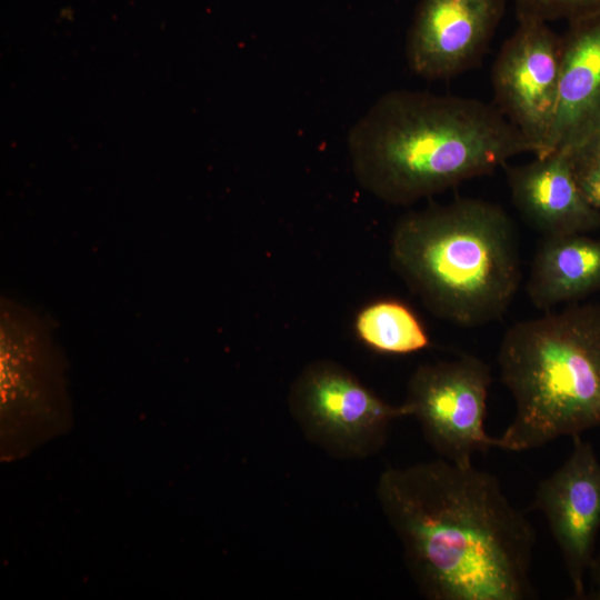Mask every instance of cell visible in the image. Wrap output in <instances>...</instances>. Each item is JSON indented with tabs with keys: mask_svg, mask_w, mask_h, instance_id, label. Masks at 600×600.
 Instances as JSON below:
<instances>
[{
	"mask_svg": "<svg viewBox=\"0 0 600 600\" xmlns=\"http://www.w3.org/2000/svg\"><path fill=\"white\" fill-rule=\"evenodd\" d=\"M421 592L433 600H526L536 532L491 473L446 459L387 470L379 483Z\"/></svg>",
	"mask_w": 600,
	"mask_h": 600,
	"instance_id": "6da1fadb",
	"label": "cell"
},
{
	"mask_svg": "<svg viewBox=\"0 0 600 600\" xmlns=\"http://www.w3.org/2000/svg\"><path fill=\"white\" fill-rule=\"evenodd\" d=\"M360 184L393 204H410L532 152L494 104L419 90L381 96L348 136Z\"/></svg>",
	"mask_w": 600,
	"mask_h": 600,
	"instance_id": "7a4b0ae2",
	"label": "cell"
},
{
	"mask_svg": "<svg viewBox=\"0 0 600 600\" xmlns=\"http://www.w3.org/2000/svg\"><path fill=\"white\" fill-rule=\"evenodd\" d=\"M392 262L431 312L463 327L500 319L519 288V240L509 214L480 199H458L403 217Z\"/></svg>",
	"mask_w": 600,
	"mask_h": 600,
	"instance_id": "3957f363",
	"label": "cell"
},
{
	"mask_svg": "<svg viewBox=\"0 0 600 600\" xmlns=\"http://www.w3.org/2000/svg\"><path fill=\"white\" fill-rule=\"evenodd\" d=\"M498 362L516 413L494 448L531 450L600 428V306L574 304L513 324Z\"/></svg>",
	"mask_w": 600,
	"mask_h": 600,
	"instance_id": "277c9868",
	"label": "cell"
},
{
	"mask_svg": "<svg viewBox=\"0 0 600 600\" xmlns=\"http://www.w3.org/2000/svg\"><path fill=\"white\" fill-rule=\"evenodd\" d=\"M490 383L489 366L474 356L421 366L411 377L404 403L443 459L469 466L494 448L484 431Z\"/></svg>",
	"mask_w": 600,
	"mask_h": 600,
	"instance_id": "5b68a950",
	"label": "cell"
},
{
	"mask_svg": "<svg viewBox=\"0 0 600 600\" xmlns=\"http://www.w3.org/2000/svg\"><path fill=\"white\" fill-rule=\"evenodd\" d=\"M561 36L547 22L520 21L492 66L494 106L544 156L554 120Z\"/></svg>",
	"mask_w": 600,
	"mask_h": 600,
	"instance_id": "8992f818",
	"label": "cell"
},
{
	"mask_svg": "<svg viewBox=\"0 0 600 600\" xmlns=\"http://www.w3.org/2000/svg\"><path fill=\"white\" fill-rule=\"evenodd\" d=\"M568 459L537 487L529 510L541 511L560 550L573 597L586 598L584 578L600 531V460L590 442L572 437Z\"/></svg>",
	"mask_w": 600,
	"mask_h": 600,
	"instance_id": "52a82bcc",
	"label": "cell"
},
{
	"mask_svg": "<svg viewBox=\"0 0 600 600\" xmlns=\"http://www.w3.org/2000/svg\"><path fill=\"white\" fill-rule=\"evenodd\" d=\"M507 0H421L406 53L410 69L444 80L477 66L504 14Z\"/></svg>",
	"mask_w": 600,
	"mask_h": 600,
	"instance_id": "ba28073f",
	"label": "cell"
},
{
	"mask_svg": "<svg viewBox=\"0 0 600 600\" xmlns=\"http://www.w3.org/2000/svg\"><path fill=\"white\" fill-rule=\"evenodd\" d=\"M599 133L600 8L568 21L561 36L557 109L546 154H572Z\"/></svg>",
	"mask_w": 600,
	"mask_h": 600,
	"instance_id": "9c48e42d",
	"label": "cell"
},
{
	"mask_svg": "<svg viewBox=\"0 0 600 600\" xmlns=\"http://www.w3.org/2000/svg\"><path fill=\"white\" fill-rule=\"evenodd\" d=\"M514 207L546 237L587 233L600 228V211L583 198L568 153L551 152L507 168Z\"/></svg>",
	"mask_w": 600,
	"mask_h": 600,
	"instance_id": "30bf717a",
	"label": "cell"
},
{
	"mask_svg": "<svg viewBox=\"0 0 600 600\" xmlns=\"http://www.w3.org/2000/svg\"><path fill=\"white\" fill-rule=\"evenodd\" d=\"M300 404L310 420L339 439L379 440L389 423L411 416L403 403H386L350 374L332 367L310 371L299 388Z\"/></svg>",
	"mask_w": 600,
	"mask_h": 600,
	"instance_id": "8fae6325",
	"label": "cell"
},
{
	"mask_svg": "<svg viewBox=\"0 0 600 600\" xmlns=\"http://www.w3.org/2000/svg\"><path fill=\"white\" fill-rule=\"evenodd\" d=\"M527 290L539 309L600 290V239L586 233L546 237L534 256Z\"/></svg>",
	"mask_w": 600,
	"mask_h": 600,
	"instance_id": "7c38bea8",
	"label": "cell"
},
{
	"mask_svg": "<svg viewBox=\"0 0 600 600\" xmlns=\"http://www.w3.org/2000/svg\"><path fill=\"white\" fill-rule=\"evenodd\" d=\"M356 331L370 348L382 353L406 354L429 346V336L414 312L399 300H379L357 316Z\"/></svg>",
	"mask_w": 600,
	"mask_h": 600,
	"instance_id": "4fadbf2b",
	"label": "cell"
},
{
	"mask_svg": "<svg viewBox=\"0 0 600 600\" xmlns=\"http://www.w3.org/2000/svg\"><path fill=\"white\" fill-rule=\"evenodd\" d=\"M518 22L570 21L600 8V0H513Z\"/></svg>",
	"mask_w": 600,
	"mask_h": 600,
	"instance_id": "5bb4252c",
	"label": "cell"
},
{
	"mask_svg": "<svg viewBox=\"0 0 600 600\" xmlns=\"http://www.w3.org/2000/svg\"><path fill=\"white\" fill-rule=\"evenodd\" d=\"M577 184L586 201L600 211V156L591 152L569 154Z\"/></svg>",
	"mask_w": 600,
	"mask_h": 600,
	"instance_id": "9a60e30c",
	"label": "cell"
},
{
	"mask_svg": "<svg viewBox=\"0 0 600 600\" xmlns=\"http://www.w3.org/2000/svg\"><path fill=\"white\" fill-rule=\"evenodd\" d=\"M590 589L584 599L600 600V552L594 556L590 570Z\"/></svg>",
	"mask_w": 600,
	"mask_h": 600,
	"instance_id": "2e32d148",
	"label": "cell"
},
{
	"mask_svg": "<svg viewBox=\"0 0 600 600\" xmlns=\"http://www.w3.org/2000/svg\"><path fill=\"white\" fill-rule=\"evenodd\" d=\"M578 152H591V153L600 156V133L586 148H583V149H581V150H579V151H577L574 153H578ZM574 153H572V154H574Z\"/></svg>",
	"mask_w": 600,
	"mask_h": 600,
	"instance_id": "e0dca14e",
	"label": "cell"
}]
</instances>
